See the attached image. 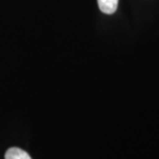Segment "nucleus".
Returning a JSON list of instances; mask_svg holds the SVG:
<instances>
[{
    "instance_id": "f257e3e1",
    "label": "nucleus",
    "mask_w": 159,
    "mask_h": 159,
    "mask_svg": "<svg viewBox=\"0 0 159 159\" xmlns=\"http://www.w3.org/2000/svg\"><path fill=\"white\" fill-rule=\"evenodd\" d=\"M99 10L105 14H113L117 11L119 0H97Z\"/></svg>"
},
{
    "instance_id": "f03ea898",
    "label": "nucleus",
    "mask_w": 159,
    "mask_h": 159,
    "mask_svg": "<svg viewBox=\"0 0 159 159\" xmlns=\"http://www.w3.org/2000/svg\"><path fill=\"white\" fill-rule=\"evenodd\" d=\"M5 159H32L26 151L19 148H11L6 151Z\"/></svg>"
}]
</instances>
